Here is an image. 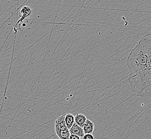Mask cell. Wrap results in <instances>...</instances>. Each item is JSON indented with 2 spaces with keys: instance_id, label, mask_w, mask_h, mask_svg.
Here are the masks:
<instances>
[{
  "instance_id": "277c9868",
  "label": "cell",
  "mask_w": 151,
  "mask_h": 139,
  "mask_svg": "<svg viewBox=\"0 0 151 139\" xmlns=\"http://www.w3.org/2000/svg\"><path fill=\"white\" fill-rule=\"evenodd\" d=\"M83 128L85 134H92L94 130V124L90 120L87 119Z\"/></svg>"
},
{
  "instance_id": "30bf717a",
  "label": "cell",
  "mask_w": 151,
  "mask_h": 139,
  "mask_svg": "<svg viewBox=\"0 0 151 139\" xmlns=\"http://www.w3.org/2000/svg\"><path fill=\"white\" fill-rule=\"evenodd\" d=\"M145 35H148L151 37V27H149L145 33Z\"/></svg>"
},
{
  "instance_id": "6da1fadb",
  "label": "cell",
  "mask_w": 151,
  "mask_h": 139,
  "mask_svg": "<svg viewBox=\"0 0 151 139\" xmlns=\"http://www.w3.org/2000/svg\"><path fill=\"white\" fill-rule=\"evenodd\" d=\"M129 81L134 94L142 97L151 96V40L145 67L134 75H129Z\"/></svg>"
},
{
  "instance_id": "8992f818",
  "label": "cell",
  "mask_w": 151,
  "mask_h": 139,
  "mask_svg": "<svg viewBox=\"0 0 151 139\" xmlns=\"http://www.w3.org/2000/svg\"><path fill=\"white\" fill-rule=\"evenodd\" d=\"M65 122L67 125V128L70 130L73 125L75 123V117L71 113H68L65 116Z\"/></svg>"
},
{
  "instance_id": "3957f363",
  "label": "cell",
  "mask_w": 151,
  "mask_h": 139,
  "mask_svg": "<svg viewBox=\"0 0 151 139\" xmlns=\"http://www.w3.org/2000/svg\"><path fill=\"white\" fill-rule=\"evenodd\" d=\"M69 131H70V134H75L76 135H78L82 138L84 135L85 133L83 128L80 127L76 123L73 125V126L69 130Z\"/></svg>"
},
{
  "instance_id": "5b68a950",
  "label": "cell",
  "mask_w": 151,
  "mask_h": 139,
  "mask_svg": "<svg viewBox=\"0 0 151 139\" xmlns=\"http://www.w3.org/2000/svg\"><path fill=\"white\" fill-rule=\"evenodd\" d=\"M87 119L86 116L81 113H77L75 117V121L76 123L82 128H83Z\"/></svg>"
},
{
  "instance_id": "7a4b0ae2",
  "label": "cell",
  "mask_w": 151,
  "mask_h": 139,
  "mask_svg": "<svg viewBox=\"0 0 151 139\" xmlns=\"http://www.w3.org/2000/svg\"><path fill=\"white\" fill-rule=\"evenodd\" d=\"M151 40L150 36L145 35L131 50L127 61L130 72L129 75H134L145 67Z\"/></svg>"
},
{
  "instance_id": "52a82bcc",
  "label": "cell",
  "mask_w": 151,
  "mask_h": 139,
  "mask_svg": "<svg viewBox=\"0 0 151 139\" xmlns=\"http://www.w3.org/2000/svg\"><path fill=\"white\" fill-rule=\"evenodd\" d=\"M31 10L28 6H24L22 9H21L20 12L23 15L24 18L26 17L31 15Z\"/></svg>"
},
{
  "instance_id": "ba28073f",
  "label": "cell",
  "mask_w": 151,
  "mask_h": 139,
  "mask_svg": "<svg viewBox=\"0 0 151 139\" xmlns=\"http://www.w3.org/2000/svg\"><path fill=\"white\" fill-rule=\"evenodd\" d=\"M83 139H94V136L92 134H85Z\"/></svg>"
},
{
  "instance_id": "9c48e42d",
  "label": "cell",
  "mask_w": 151,
  "mask_h": 139,
  "mask_svg": "<svg viewBox=\"0 0 151 139\" xmlns=\"http://www.w3.org/2000/svg\"><path fill=\"white\" fill-rule=\"evenodd\" d=\"M69 139H81V138L78 136V135H76L75 134H70Z\"/></svg>"
}]
</instances>
